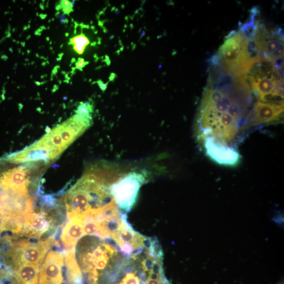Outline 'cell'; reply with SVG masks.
Masks as SVG:
<instances>
[{
	"instance_id": "9a60e30c",
	"label": "cell",
	"mask_w": 284,
	"mask_h": 284,
	"mask_svg": "<svg viewBox=\"0 0 284 284\" xmlns=\"http://www.w3.org/2000/svg\"><path fill=\"white\" fill-rule=\"evenodd\" d=\"M112 256H113L110 255V254H108V255L105 257L94 261L92 263V265L96 269H98V270H103L106 268L108 264L110 258L109 257H112Z\"/></svg>"
},
{
	"instance_id": "e0dca14e",
	"label": "cell",
	"mask_w": 284,
	"mask_h": 284,
	"mask_svg": "<svg viewBox=\"0 0 284 284\" xmlns=\"http://www.w3.org/2000/svg\"><path fill=\"white\" fill-rule=\"evenodd\" d=\"M156 260L157 259L147 256V258L144 260L142 262L143 271L148 272L151 271Z\"/></svg>"
},
{
	"instance_id": "ffe728a7",
	"label": "cell",
	"mask_w": 284,
	"mask_h": 284,
	"mask_svg": "<svg viewBox=\"0 0 284 284\" xmlns=\"http://www.w3.org/2000/svg\"><path fill=\"white\" fill-rule=\"evenodd\" d=\"M88 64V62H85L84 59L82 58H79L78 61L76 64V68L80 71H82V69L85 66Z\"/></svg>"
},
{
	"instance_id": "7c38bea8",
	"label": "cell",
	"mask_w": 284,
	"mask_h": 284,
	"mask_svg": "<svg viewBox=\"0 0 284 284\" xmlns=\"http://www.w3.org/2000/svg\"><path fill=\"white\" fill-rule=\"evenodd\" d=\"M66 276L70 284H75L81 280L80 268L75 256V248L70 249L66 256Z\"/></svg>"
},
{
	"instance_id": "52a82bcc",
	"label": "cell",
	"mask_w": 284,
	"mask_h": 284,
	"mask_svg": "<svg viewBox=\"0 0 284 284\" xmlns=\"http://www.w3.org/2000/svg\"><path fill=\"white\" fill-rule=\"evenodd\" d=\"M64 258L57 251H51L42 265L40 274L39 284H62L64 281L62 269Z\"/></svg>"
},
{
	"instance_id": "4fadbf2b",
	"label": "cell",
	"mask_w": 284,
	"mask_h": 284,
	"mask_svg": "<svg viewBox=\"0 0 284 284\" xmlns=\"http://www.w3.org/2000/svg\"><path fill=\"white\" fill-rule=\"evenodd\" d=\"M90 43L86 36L82 34L70 40V44L73 45V49L79 54H82L86 47Z\"/></svg>"
},
{
	"instance_id": "8992f818",
	"label": "cell",
	"mask_w": 284,
	"mask_h": 284,
	"mask_svg": "<svg viewBox=\"0 0 284 284\" xmlns=\"http://www.w3.org/2000/svg\"><path fill=\"white\" fill-rule=\"evenodd\" d=\"M207 156L220 165L234 167L240 162L241 156L235 148L224 145L208 139L202 141Z\"/></svg>"
},
{
	"instance_id": "ba28073f",
	"label": "cell",
	"mask_w": 284,
	"mask_h": 284,
	"mask_svg": "<svg viewBox=\"0 0 284 284\" xmlns=\"http://www.w3.org/2000/svg\"><path fill=\"white\" fill-rule=\"evenodd\" d=\"M29 183L27 171L22 167L5 173L0 178V188L20 196H27Z\"/></svg>"
},
{
	"instance_id": "5b68a950",
	"label": "cell",
	"mask_w": 284,
	"mask_h": 284,
	"mask_svg": "<svg viewBox=\"0 0 284 284\" xmlns=\"http://www.w3.org/2000/svg\"><path fill=\"white\" fill-rule=\"evenodd\" d=\"M283 104L263 102L254 104L248 127L265 125L280 121L283 116Z\"/></svg>"
},
{
	"instance_id": "6da1fadb",
	"label": "cell",
	"mask_w": 284,
	"mask_h": 284,
	"mask_svg": "<svg viewBox=\"0 0 284 284\" xmlns=\"http://www.w3.org/2000/svg\"><path fill=\"white\" fill-rule=\"evenodd\" d=\"M196 123L199 142L211 138L232 146L241 129L248 127L253 96L246 74L237 77L210 65ZM233 147V146H232Z\"/></svg>"
},
{
	"instance_id": "44dd1931",
	"label": "cell",
	"mask_w": 284,
	"mask_h": 284,
	"mask_svg": "<svg viewBox=\"0 0 284 284\" xmlns=\"http://www.w3.org/2000/svg\"><path fill=\"white\" fill-rule=\"evenodd\" d=\"M97 83L98 84L100 88L102 89V91H105L108 86V83H104L102 81L99 80L97 81Z\"/></svg>"
},
{
	"instance_id": "7402d4cb",
	"label": "cell",
	"mask_w": 284,
	"mask_h": 284,
	"mask_svg": "<svg viewBox=\"0 0 284 284\" xmlns=\"http://www.w3.org/2000/svg\"><path fill=\"white\" fill-rule=\"evenodd\" d=\"M59 18L62 24H65L67 23L66 22L67 18L66 17V14H60V16H59Z\"/></svg>"
},
{
	"instance_id": "ac0fdd59",
	"label": "cell",
	"mask_w": 284,
	"mask_h": 284,
	"mask_svg": "<svg viewBox=\"0 0 284 284\" xmlns=\"http://www.w3.org/2000/svg\"><path fill=\"white\" fill-rule=\"evenodd\" d=\"M119 248V250H120L124 256L125 257H132L133 252L135 249H134L130 244H122L118 246Z\"/></svg>"
},
{
	"instance_id": "5bb4252c",
	"label": "cell",
	"mask_w": 284,
	"mask_h": 284,
	"mask_svg": "<svg viewBox=\"0 0 284 284\" xmlns=\"http://www.w3.org/2000/svg\"><path fill=\"white\" fill-rule=\"evenodd\" d=\"M93 109V107L90 103H81L78 107L76 113L86 115H92Z\"/></svg>"
},
{
	"instance_id": "30bf717a",
	"label": "cell",
	"mask_w": 284,
	"mask_h": 284,
	"mask_svg": "<svg viewBox=\"0 0 284 284\" xmlns=\"http://www.w3.org/2000/svg\"><path fill=\"white\" fill-rule=\"evenodd\" d=\"M13 271V284H38L40 266L31 264H21L12 267Z\"/></svg>"
},
{
	"instance_id": "9c48e42d",
	"label": "cell",
	"mask_w": 284,
	"mask_h": 284,
	"mask_svg": "<svg viewBox=\"0 0 284 284\" xmlns=\"http://www.w3.org/2000/svg\"><path fill=\"white\" fill-rule=\"evenodd\" d=\"M84 235L83 222L80 217L75 216L69 219L63 230L61 240L65 247L70 250L75 248Z\"/></svg>"
},
{
	"instance_id": "3957f363",
	"label": "cell",
	"mask_w": 284,
	"mask_h": 284,
	"mask_svg": "<svg viewBox=\"0 0 284 284\" xmlns=\"http://www.w3.org/2000/svg\"><path fill=\"white\" fill-rule=\"evenodd\" d=\"M142 173L131 172L119 176L110 187L111 195L119 208L129 212L135 205L141 187L145 183Z\"/></svg>"
},
{
	"instance_id": "2e32d148",
	"label": "cell",
	"mask_w": 284,
	"mask_h": 284,
	"mask_svg": "<svg viewBox=\"0 0 284 284\" xmlns=\"http://www.w3.org/2000/svg\"><path fill=\"white\" fill-rule=\"evenodd\" d=\"M119 284H140V279L136 273H128Z\"/></svg>"
},
{
	"instance_id": "cb8c5ba5",
	"label": "cell",
	"mask_w": 284,
	"mask_h": 284,
	"mask_svg": "<svg viewBox=\"0 0 284 284\" xmlns=\"http://www.w3.org/2000/svg\"><path fill=\"white\" fill-rule=\"evenodd\" d=\"M0 284H5V283H3L2 281H0Z\"/></svg>"
},
{
	"instance_id": "d6986e66",
	"label": "cell",
	"mask_w": 284,
	"mask_h": 284,
	"mask_svg": "<svg viewBox=\"0 0 284 284\" xmlns=\"http://www.w3.org/2000/svg\"><path fill=\"white\" fill-rule=\"evenodd\" d=\"M60 7L65 14H70L73 11V5L69 1H61L60 2Z\"/></svg>"
},
{
	"instance_id": "8fae6325",
	"label": "cell",
	"mask_w": 284,
	"mask_h": 284,
	"mask_svg": "<svg viewBox=\"0 0 284 284\" xmlns=\"http://www.w3.org/2000/svg\"><path fill=\"white\" fill-rule=\"evenodd\" d=\"M24 226L32 237H40L50 227V221L44 212L32 214L25 220Z\"/></svg>"
},
{
	"instance_id": "603a6c76",
	"label": "cell",
	"mask_w": 284,
	"mask_h": 284,
	"mask_svg": "<svg viewBox=\"0 0 284 284\" xmlns=\"http://www.w3.org/2000/svg\"><path fill=\"white\" fill-rule=\"evenodd\" d=\"M161 280H153L151 279H147V281L148 284H160Z\"/></svg>"
},
{
	"instance_id": "7a4b0ae2",
	"label": "cell",
	"mask_w": 284,
	"mask_h": 284,
	"mask_svg": "<svg viewBox=\"0 0 284 284\" xmlns=\"http://www.w3.org/2000/svg\"><path fill=\"white\" fill-rule=\"evenodd\" d=\"M246 77L253 95L259 101L283 104V68H277L261 54Z\"/></svg>"
},
{
	"instance_id": "277c9868",
	"label": "cell",
	"mask_w": 284,
	"mask_h": 284,
	"mask_svg": "<svg viewBox=\"0 0 284 284\" xmlns=\"http://www.w3.org/2000/svg\"><path fill=\"white\" fill-rule=\"evenodd\" d=\"M53 243L51 238L39 243L21 241L13 244L9 251L11 259V267L21 264H31L40 266L45 256Z\"/></svg>"
}]
</instances>
